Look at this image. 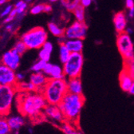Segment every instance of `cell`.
Masks as SVG:
<instances>
[{
    "label": "cell",
    "mask_w": 134,
    "mask_h": 134,
    "mask_svg": "<svg viewBox=\"0 0 134 134\" xmlns=\"http://www.w3.org/2000/svg\"><path fill=\"white\" fill-rule=\"evenodd\" d=\"M16 102L19 113L30 119L40 116L47 105L43 94L39 91H18Z\"/></svg>",
    "instance_id": "obj_1"
},
{
    "label": "cell",
    "mask_w": 134,
    "mask_h": 134,
    "mask_svg": "<svg viewBox=\"0 0 134 134\" xmlns=\"http://www.w3.org/2000/svg\"><path fill=\"white\" fill-rule=\"evenodd\" d=\"M84 104L85 97L82 94L67 93L58 106L63 113L65 121L77 127Z\"/></svg>",
    "instance_id": "obj_2"
},
{
    "label": "cell",
    "mask_w": 134,
    "mask_h": 134,
    "mask_svg": "<svg viewBox=\"0 0 134 134\" xmlns=\"http://www.w3.org/2000/svg\"><path fill=\"white\" fill-rule=\"evenodd\" d=\"M68 93L67 79H51L49 78L46 86L42 90L47 104L58 105L64 96Z\"/></svg>",
    "instance_id": "obj_3"
},
{
    "label": "cell",
    "mask_w": 134,
    "mask_h": 134,
    "mask_svg": "<svg viewBox=\"0 0 134 134\" xmlns=\"http://www.w3.org/2000/svg\"><path fill=\"white\" fill-rule=\"evenodd\" d=\"M20 39L28 49H39L48 39L47 31L41 26H36L23 34Z\"/></svg>",
    "instance_id": "obj_4"
},
{
    "label": "cell",
    "mask_w": 134,
    "mask_h": 134,
    "mask_svg": "<svg viewBox=\"0 0 134 134\" xmlns=\"http://www.w3.org/2000/svg\"><path fill=\"white\" fill-rule=\"evenodd\" d=\"M84 57L82 53H71L70 56L62 65L66 79L80 77L83 68Z\"/></svg>",
    "instance_id": "obj_5"
},
{
    "label": "cell",
    "mask_w": 134,
    "mask_h": 134,
    "mask_svg": "<svg viewBox=\"0 0 134 134\" xmlns=\"http://www.w3.org/2000/svg\"><path fill=\"white\" fill-rule=\"evenodd\" d=\"M17 93L16 86L0 85V115L7 116L10 112Z\"/></svg>",
    "instance_id": "obj_6"
},
{
    "label": "cell",
    "mask_w": 134,
    "mask_h": 134,
    "mask_svg": "<svg viewBox=\"0 0 134 134\" xmlns=\"http://www.w3.org/2000/svg\"><path fill=\"white\" fill-rule=\"evenodd\" d=\"M116 47L124 61L134 57V45L128 33H118L116 35Z\"/></svg>",
    "instance_id": "obj_7"
},
{
    "label": "cell",
    "mask_w": 134,
    "mask_h": 134,
    "mask_svg": "<svg viewBox=\"0 0 134 134\" xmlns=\"http://www.w3.org/2000/svg\"><path fill=\"white\" fill-rule=\"evenodd\" d=\"M88 26L85 22L74 21L65 29L64 37L66 39H85L87 35Z\"/></svg>",
    "instance_id": "obj_8"
},
{
    "label": "cell",
    "mask_w": 134,
    "mask_h": 134,
    "mask_svg": "<svg viewBox=\"0 0 134 134\" xmlns=\"http://www.w3.org/2000/svg\"><path fill=\"white\" fill-rule=\"evenodd\" d=\"M18 81L16 78L15 70L6 65L0 63V85L16 86Z\"/></svg>",
    "instance_id": "obj_9"
},
{
    "label": "cell",
    "mask_w": 134,
    "mask_h": 134,
    "mask_svg": "<svg viewBox=\"0 0 134 134\" xmlns=\"http://www.w3.org/2000/svg\"><path fill=\"white\" fill-rule=\"evenodd\" d=\"M21 55L17 53L13 49L7 50L1 58V63L6 65L14 70H17L20 65Z\"/></svg>",
    "instance_id": "obj_10"
},
{
    "label": "cell",
    "mask_w": 134,
    "mask_h": 134,
    "mask_svg": "<svg viewBox=\"0 0 134 134\" xmlns=\"http://www.w3.org/2000/svg\"><path fill=\"white\" fill-rule=\"evenodd\" d=\"M43 114L46 117L54 122L62 124L65 121V118L62 110L57 105L47 104L43 110Z\"/></svg>",
    "instance_id": "obj_11"
},
{
    "label": "cell",
    "mask_w": 134,
    "mask_h": 134,
    "mask_svg": "<svg viewBox=\"0 0 134 134\" xmlns=\"http://www.w3.org/2000/svg\"><path fill=\"white\" fill-rule=\"evenodd\" d=\"M48 80L49 77L43 72H33L30 76V81L35 86L37 91L39 92H42Z\"/></svg>",
    "instance_id": "obj_12"
},
{
    "label": "cell",
    "mask_w": 134,
    "mask_h": 134,
    "mask_svg": "<svg viewBox=\"0 0 134 134\" xmlns=\"http://www.w3.org/2000/svg\"><path fill=\"white\" fill-rule=\"evenodd\" d=\"M113 24L117 34L125 31L127 28V19L125 14L123 11H119L114 14Z\"/></svg>",
    "instance_id": "obj_13"
},
{
    "label": "cell",
    "mask_w": 134,
    "mask_h": 134,
    "mask_svg": "<svg viewBox=\"0 0 134 134\" xmlns=\"http://www.w3.org/2000/svg\"><path fill=\"white\" fill-rule=\"evenodd\" d=\"M134 79L130 76L125 69L123 68L119 74V84L120 87L124 92H129Z\"/></svg>",
    "instance_id": "obj_14"
},
{
    "label": "cell",
    "mask_w": 134,
    "mask_h": 134,
    "mask_svg": "<svg viewBox=\"0 0 134 134\" xmlns=\"http://www.w3.org/2000/svg\"><path fill=\"white\" fill-rule=\"evenodd\" d=\"M67 89L68 93L74 94H82V83L80 77L67 79Z\"/></svg>",
    "instance_id": "obj_15"
},
{
    "label": "cell",
    "mask_w": 134,
    "mask_h": 134,
    "mask_svg": "<svg viewBox=\"0 0 134 134\" xmlns=\"http://www.w3.org/2000/svg\"><path fill=\"white\" fill-rule=\"evenodd\" d=\"M65 46L71 53H81L83 50V40L81 39H66L64 42Z\"/></svg>",
    "instance_id": "obj_16"
},
{
    "label": "cell",
    "mask_w": 134,
    "mask_h": 134,
    "mask_svg": "<svg viewBox=\"0 0 134 134\" xmlns=\"http://www.w3.org/2000/svg\"><path fill=\"white\" fill-rule=\"evenodd\" d=\"M7 121H8L9 125L10 127L11 132L12 131H19V129L25 124L24 116L22 114L10 116L7 118Z\"/></svg>",
    "instance_id": "obj_17"
},
{
    "label": "cell",
    "mask_w": 134,
    "mask_h": 134,
    "mask_svg": "<svg viewBox=\"0 0 134 134\" xmlns=\"http://www.w3.org/2000/svg\"><path fill=\"white\" fill-rule=\"evenodd\" d=\"M47 29H48V31L54 37L60 38V37L64 36L65 29L62 28L55 23H53V22L49 23L47 25Z\"/></svg>",
    "instance_id": "obj_18"
},
{
    "label": "cell",
    "mask_w": 134,
    "mask_h": 134,
    "mask_svg": "<svg viewBox=\"0 0 134 134\" xmlns=\"http://www.w3.org/2000/svg\"><path fill=\"white\" fill-rule=\"evenodd\" d=\"M48 77L51 78V79H62V78H65L63 67L59 65H57V64H53L52 68H51V71H50Z\"/></svg>",
    "instance_id": "obj_19"
},
{
    "label": "cell",
    "mask_w": 134,
    "mask_h": 134,
    "mask_svg": "<svg viewBox=\"0 0 134 134\" xmlns=\"http://www.w3.org/2000/svg\"><path fill=\"white\" fill-rule=\"evenodd\" d=\"M61 129L65 134H82L78 129H77L76 126L65 121L61 124Z\"/></svg>",
    "instance_id": "obj_20"
},
{
    "label": "cell",
    "mask_w": 134,
    "mask_h": 134,
    "mask_svg": "<svg viewBox=\"0 0 134 134\" xmlns=\"http://www.w3.org/2000/svg\"><path fill=\"white\" fill-rule=\"evenodd\" d=\"M18 91H26V92H33V91H37V89L35 86L34 85L32 82L30 81L26 82V81H20L18 82L16 86Z\"/></svg>",
    "instance_id": "obj_21"
},
{
    "label": "cell",
    "mask_w": 134,
    "mask_h": 134,
    "mask_svg": "<svg viewBox=\"0 0 134 134\" xmlns=\"http://www.w3.org/2000/svg\"><path fill=\"white\" fill-rule=\"evenodd\" d=\"M73 14L76 21L78 22H85L86 19V8L81 4L78 5L74 10Z\"/></svg>",
    "instance_id": "obj_22"
},
{
    "label": "cell",
    "mask_w": 134,
    "mask_h": 134,
    "mask_svg": "<svg viewBox=\"0 0 134 134\" xmlns=\"http://www.w3.org/2000/svg\"><path fill=\"white\" fill-rule=\"evenodd\" d=\"M70 54H71V52L68 49V48L65 46L64 43L59 44V60L62 64H64L68 60Z\"/></svg>",
    "instance_id": "obj_23"
},
{
    "label": "cell",
    "mask_w": 134,
    "mask_h": 134,
    "mask_svg": "<svg viewBox=\"0 0 134 134\" xmlns=\"http://www.w3.org/2000/svg\"><path fill=\"white\" fill-rule=\"evenodd\" d=\"M11 132L6 116L0 115V134H10Z\"/></svg>",
    "instance_id": "obj_24"
},
{
    "label": "cell",
    "mask_w": 134,
    "mask_h": 134,
    "mask_svg": "<svg viewBox=\"0 0 134 134\" xmlns=\"http://www.w3.org/2000/svg\"><path fill=\"white\" fill-rule=\"evenodd\" d=\"M14 6L17 10V13H18V16H21L24 14L25 11L26 10L28 7V3H26L24 0H19Z\"/></svg>",
    "instance_id": "obj_25"
},
{
    "label": "cell",
    "mask_w": 134,
    "mask_h": 134,
    "mask_svg": "<svg viewBox=\"0 0 134 134\" xmlns=\"http://www.w3.org/2000/svg\"><path fill=\"white\" fill-rule=\"evenodd\" d=\"M12 49H13L14 50H15V51H16L17 53H18V54H19L21 56H22L23 54H24L25 52L28 49L27 47L26 46V45L24 44V42H23L21 39L18 40V41H17V42L14 43V45L13 46V48H12Z\"/></svg>",
    "instance_id": "obj_26"
},
{
    "label": "cell",
    "mask_w": 134,
    "mask_h": 134,
    "mask_svg": "<svg viewBox=\"0 0 134 134\" xmlns=\"http://www.w3.org/2000/svg\"><path fill=\"white\" fill-rule=\"evenodd\" d=\"M124 69L130 74V76L134 79V57L129 60L124 61Z\"/></svg>",
    "instance_id": "obj_27"
},
{
    "label": "cell",
    "mask_w": 134,
    "mask_h": 134,
    "mask_svg": "<svg viewBox=\"0 0 134 134\" xmlns=\"http://www.w3.org/2000/svg\"><path fill=\"white\" fill-rule=\"evenodd\" d=\"M46 63H47V62L39 59L36 62L33 64L30 70L33 72H42L46 65Z\"/></svg>",
    "instance_id": "obj_28"
},
{
    "label": "cell",
    "mask_w": 134,
    "mask_h": 134,
    "mask_svg": "<svg viewBox=\"0 0 134 134\" xmlns=\"http://www.w3.org/2000/svg\"><path fill=\"white\" fill-rule=\"evenodd\" d=\"M51 54H52V52H50L49 50L46 49L44 47H41L38 51V58H39V59H42V60L48 62H49L50 57H51Z\"/></svg>",
    "instance_id": "obj_29"
},
{
    "label": "cell",
    "mask_w": 134,
    "mask_h": 134,
    "mask_svg": "<svg viewBox=\"0 0 134 134\" xmlns=\"http://www.w3.org/2000/svg\"><path fill=\"white\" fill-rule=\"evenodd\" d=\"M45 4L46 3H38L33 5L30 8V13L34 15H37L41 13H44L45 10Z\"/></svg>",
    "instance_id": "obj_30"
},
{
    "label": "cell",
    "mask_w": 134,
    "mask_h": 134,
    "mask_svg": "<svg viewBox=\"0 0 134 134\" xmlns=\"http://www.w3.org/2000/svg\"><path fill=\"white\" fill-rule=\"evenodd\" d=\"M18 17V13H17V10L15 8L13 9V10L10 13L9 15H7L6 18H4V20H3V23L5 24H8V23H13V21Z\"/></svg>",
    "instance_id": "obj_31"
},
{
    "label": "cell",
    "mask_w": 134,
    "mask_h": 134,
    "mask_svg": "<svg viewBox=\"0 0 134 134\" xmlns=\"http://www.w3.org/2000/svg\"><path fill=\"white\" fill-rule=\"evenodd\" d=\"M14 8V6L12 5V4H8V5H7V6L3 9V10L1 11V13H0V17H1V18H3V19L6 18V17H7V15L10 14V13L13 10Z\"/></svg>",
    "instance_id": "obj_32"
},
{
    "label": "cell",
    "mask_w": 134,
    "mask_h": 134,
    "mask_svg": "<svg viewBox=\"0 0 134 134\" xmlns=\"http://www.w3.org/2000/svg\"><path fill=\"white\" fill-rule=\"evenodd\" d=\"M52 65H53V64L52 63H50V62H47L46 63V67H45V69L43 70V73L48 77L49 76V73H50V71H51V68H52Z\"/></svg>",
    "instance_id": "obj_33"
},
{
    "label": "cell",
    "mask_w": 134,
    "mask_h": 134,
    "mask_svg": "<svg viewBox=\"0 0 134 134\" xmlns=\"http://www.w3.org/2000/svg\"><path fill=\"white\" fill-rule=\"evenodd\" d=\"M93 1V0H81L80 4L81 6H83L85 8H86V7H90L92 4Z\"/></svg>",
    "instance_id": "obj_34"
},
{
    "label": "cell",
    "mask_w": 134,
    "mask_h": 134,
    "mask_svg": "<svg viewBox=\"0 0 134 134\" xmlns=\"http://www.w3.org/2000/svg\"><path fill=\"white\" fill-rule=\"evenodd\" d=\"M25 77H26V75L23 73H22V72L16 73V78H17V81H18V82L23 81Z\"/></svg>",
    "instance_id": "obj_35"
},
{
    "label": "cell",
    "mask_w": 134,
    "mask_h": 134,
    "mask_svg": "<svg viewBox=\"0 0 134 134\" xmlns=\"http://www.w3.org/2000/svg\"><path fill=\"white\" fill-rule=\"evenodd\" d=\"M125 7L127 9L134 7V0H125Z\"/></svg>",
    "instance_id": "obj_36"
},
{
    "label": "cell",
    "mask_w": 134,
    "mask_h": 134,
    "mask_svg": "<svg viewBox=\"0 0 134 134\" xmlns=\"http://www.w3.org/2000/svg\"><path fill=\"white\" fill-rule=\"evenodd\" d=\"M53 8L51 7V5H49V4H45V10H44V13H50L52 11Z\"/></svg>",
    "instance_id": "obj_37"
},
{
    "label": "cell",
    "mask_w": 134,
    "mask_h": 134,
    "mask_svg": "<svg viewBox=\"0 0 134 134\" xmlns=\"http://www.w3.org/2000/svg\"><path fill=\"white\" fill-rule=\"evenodd\" d=\"M128 16L129 17L130 19L134 18V7L129 9V11H128Z\"/></svg>",
    "instance_id": "obj_38"
},
{
    "label": "cell",
    "mask_w": 134,
    "mask_h": 134,
    "mask_svg": "<svg viewBox=\"0 0 134 134\" xmlns=\"http://www.w3.org/2000/svg\"><path fill=\"white\" fill-rule=\"evenodd\" d=\"M13 28H14V25L12 23H8L6 25V30H7L8 32H11L13 30Z\"/></svg>",
    "instance_id": "obj_39"
},
{
    "label": "cell",
    "mask_w": 134,
    "mask_h": 134,
    "mask_svg": "<svg viewBox=\"0 0 134 134\" xmlns=\"http://www.w3.org/2000/svg\"><path fill=\"white\" fill-rule=\"evenodd\" d=\"M129 93L131 95H133V96H134V81H133V82H132V86H131V87H130V89H129Z\"/></svg>",
    "instance_id": "obj_40"
},
{
    "label": "cell",
    "mask_w": 134,
    "mask_h": 134,
    "mask_svg": "<svg viewBox=\"0 0 134 134\" xmlns=\"http://www.w3.org/2000/svg\"><path fill=\"white\" fill-rule=\"evenodd\" d=\"M125 32H126V33H128L129 35H132V34L133 33V30H132V28H130V27H127V28H126V30H125Z\"/></svg>",
    "instance_id": "obj_41"
},
{
    "label": "cell",
    "mask_w": 134,
    "mask_h": 134,
    "mask_svg": "<svg viewBox=\"0 0 134 134\" xmlns=\"http://www.w3.org/2000/svg\"><path fill=\"white\" fill-rule=\"evenodd\" d=\"M8 3V0H0V7L4 6Z\"/></svg>",
    "instance_id": "obj_42"
},
{
    "label": "cell",
    "mask_w": 134,
    "mask_h": 134,
    "mask_svg": "<svg viewBox=\"0 0 134 134\" xmlns=\"http://www.w3.org/2000/svg\"><path fill=\"white\" fill-rule=\"evenodd\" d=\"M50 3H56V2H58V1H61V0H49Z\"/></svg>",
    "instance_id": "obj_43"
},
{
    "label": "cell",
    "mask_w": 134,
    "mask_h": 134,
    "mask_svg": "<svg viewBox=\"0 0 134 134\" xmlns=\"http://www.w3.org/2000/svg\"><path fill=\"white\" fill-rule=\"evenodd\" d=\"M24 1L26 2V3H31L33 0H24Z\"/></svg>",
    "instance_id": "obj_44"
},
{
    "label": "cell",
    "mask_w": 134,
    "mask_h": 134,
    "mask_svg": "<svg viewBox=\"0 0 134 134\" xmlns=\"http://www.w3.org/2000/svg\"><path fill=\"white\" fill-rule=\"evenodd\" d=\"M28 131H29V132H30V133H32V132H33V130H32L31 129H28Z\"/></svg>",
    "instance_id": "obj_45"
},
{
    "label": "cell",
    "mask_w": 134,
    "mask_h": 134,
    "mask_svg": "<svg viewBox=\"0 0 134 134\" xmlns=\"http://www.w3.org/2000/svg\"><path fill=\"white\" fill-rule=\"evenodd\" d=\"M133 45H134V43H133Z\"/></svg>",
    "instance_id": "obj_46"
}]
</instances>
